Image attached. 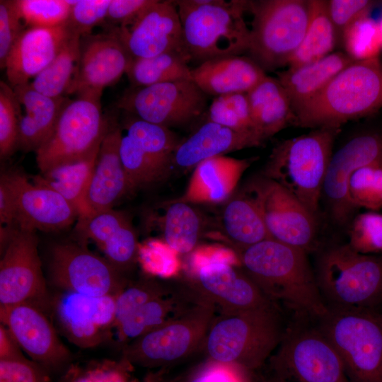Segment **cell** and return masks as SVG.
Listing matches in <instances>:
<instances>
[{
  "label": "cell",
  "mask_w": 382,
  "mask_h": 382,
  "mask_svg": "<svg viewBox=\"0 0 382 382\" xmlns=\"http://www.w3.org/2000/svg\"><path fill=\"white\" fill-rule=\"evenodd\" d=\"M239 259L245 273L274 303L317 320L326 313L328 306L305 251L267 238L242 250Z\"/></svg>",
  "instance_id": "cell-1"
},
{
  "label": "cell",
  "mask_w": 382,
  "mask_h": 382,
  "mask_svg": "<svg viewBox=\"0 0 382 382\" xmlns=\"http://www.w3.org/2000/svg\"><path fill=\"white\" fill-rule=\"evenodd\" d=\"M382 108V61H354L296 114V127H341Z\"/></svg>",
  "instance_id": "cell-2"
},
{
  "label": "cell",
  "mask_w": 382,
  "mask_h": 382,
  "mask_svg": "<svg viewBox=\"0 0 382 382\" xmlns=\"http://www.w3.org/2000/svg\"><path fill=\"white\" fill-rule=\"evenodd\" d=\"M340 132V127L316 128L279 142L261 175L283 187L318 216L324 180Z\"/></svg>",
  "instance_id": "cell-3"
},
{
  "label": "cell",
  "mask_w": 382,
  "mask_h": 382,
  "mask_svg": "<svg viewBox=\"0 0 382 382\" xmlns=\"http://www.w3.org/2000/svg\"><path fill=\"white\" fill-rule=\"evenodd\" d=\"M286 330L277 304L224 315L209 328L207 352L212 361L252 373L279 347Z\"/></svg>",
  "instance_id": "cell-4"
},
{
  "label": "cell",
  "mask_w": 382,
  "mask_h": 382,
  "mask_svg": "<svg viewBox=\"0 0 382 382\" xmlns=\"http://www.w3.org/2000/svg\"><path fill=\"white\" fill-rule=\"evenodd\" d=\"M184 45L190 60L203 62L248 52L250 28L244 18L248 1H175Z\"/></svg>",
  "instance_id": "cell-5"
},
{
  "label": "cell",
  "mask_w": 382,
  "mask_h": 382,
  "mask_svg": "<svg viewBox=\"0 0 382 382\" xmlns=\"http://www.w3.org/2000/svg\"><path fill=\"white\" fill-rule=\"evenodd\" d=\"M314 272L328 307L374 308L382 302L381 257L332 245L318 254Z\"/></svg>",
  "instance_id": "cell-6"
},
{
  "label": "cell",
  "mask_w": 382,
  "mask_h": 382,
  "mask_svg": "<svg viewBox=\"0 0 382 382\" xmlns=\"http://www.w3.org/2000/svg\"><path fill=\"white\" fill-rule=\"evenodd\" d=\"M318 321L350 382H382V314L374 308L328 306Z\"/></svg>",
  "instance_id": "cell-7"
},
{
  "label": "cell",
  "mask_w": 382,
  "mask_h": 382,
  "mask_svg": "<svg viewBox=\"0 0 382 382\" xmlns=\"http://www.w3.org/2000/svg\"><path fill=\"white\" fill-rule=\"evenodd\" d=\"M253 15L248 53L265 71L288 64L306 32L310 1H248Z\"/></svg>",
  "instance_id": "cell-8"
},
{
  "label": "cell",
  "mask_w": 382,
  "mask_h": 382,
  "mask_svg": "<svg viewBox=\"0 0 382 382\" xmlns=\"http://www.w3.org/2000/svg\"><path fill=\"white\" fill-rule=\"evenodd\" d=\"M110 122L103 114L100 98L80 96L69 100L52 132L35 151L40 172L98 151Z\"/></svg>",
  "instance_id": "cell-9"
},
{
  "label": "cell",
  "mask_w": 382,
  "mask_h": 382,
  "mask_svg": "<svg viewBox=\"0 0 382 382\" xmlns=\"http://www.w3.org/2000/svg\"><path fill=\"white\" fill-rule=\"evenodd\" d=\"M270 368L277 382H350L340 357L318 327L286 329Z\"/></svg>",
  "instance_id": "cell-10"
},
{
  "label": "cell",
  "mask_w": 382,
  "mask_h": 382,
  "mask_svg": "<svg viewBox=\"0 0 382 382\" xmlns=\"http://www.w3.org/2000/svg\"><path fill=\"white\" fill-rule=\"evenodd\" d=\"M214 306L202 300L182 315L134 340L122 352L131 365L163 367L188 356L204 339L213 322Z\"/></svg>",
  "instance_id": "cell-11"
},
{
  "label": "cell",
  "mask_w": 382,
  "mask_h": 382,
  "mask_svg": "<svg viewBox=\"0 0 382 382\" xmlns=\"http://www.w3.org/2000/svg\"><path fill=\"white\" fill-rule=\"evenodd\" d=\"M208 96L192 80L132 87L117 108L141 120L167 128L195 121L207 110Z\"/></svg>",
  "instance_id": "cell-12"
},
{
  "label": "cell",
  "mask_w": 382,
  "mask_h": 382,
  "mask_svg": "<svg viewBox=\"0 0 382 382\" xmlns=\"http://www.w3.org/2000/svg\"><path fill=\"white\" fill-rule=\"evenodd\" d=\"M243 192L259 209L270 238L306 253L314 249L318 216L292 194L262 175L251 180Z\"/></svg>",
  "instance_id": "cell-13"
},
{
  "label": "cell",
  "mask_w": 382,
  "mask_h": 382,
  "mask_svg": "<svg viewBox=\"0 0 382 382\" xmlns=\"http://www.w3.org/2000/svg\"><path fill=\"white\" fill-rule=\"evenodd\" d=\"M382 165V133L359 132L333 151L323 183V198L332 221L347 227L357 208L351 203L348 186L352 175L366 166Z\"/></svg>",
  "instance_id": "cell-14"
},
{
  "label": "cell",
  "mask_w": 382,
  "mask_h": 382,
  "mask_svg": "<svg viewBox=\"0 0 382 382\" xmlns=\"http://www.w3.org/2000/svg\"><path fill=\"white\" fill-rule=\"evenodd\" d=\"M49 272L52 282L66 292L100 297L117 295L123 289L120 272L81 244H54L50 250Z\"/></svg>",
  "instance_id": "cell-15"
},
{
  "label": "cell",
  "mask_w": 382,
  "mask_h": 382,
  "mask_svg": "<svg viewBox=\"0 0 382 382\" xmlns=\"http://www.w3.org/2000/svg\"><path fill=\"white\" fill-rule=\"evenodd\" d=\"M225 251L196 261V292L224 315L236 314L276 304L245 273L235 268Z\"/></svg>",
  "instance_id": "cell-16"
},
{
  "label": "cell",
  "mask_w": 382,
  "mask_h": 382,
  "mask_svg": "<svg viewBox=\"0 0 382 382\" xmlns=\"http://www.w3.org/2000/svg\"><path fill=\"white\" fill-rule=\"evenodd\" d=\"M37 238L17 228L3 249L0 261V306L31 303L41 308L47 290Z\"/></svg>",
  "instance_id": "cell-17"
},
{
  "label": "cell",
  "mask_w": 382,
  "mask_h": 382,
  "mask_svg": "<svg viewBox=\"0 0 382 382\" xmlns=\"http://www.w3.org/2000/svg\"><path fill=\"white\" fill-rule=\"evenodd\" d=\"M113 28L132 59L172 52L188 56L175 1L151 0L132 21Z\"/></svg>",
  "instance_id": "cell-18"
},
{
  "label": "cell",
  "mask_w": 382,
  "mask_h": 382,
  "mask_svg": "<svg viewBox=\"0 0 382 382\" xmlns=\"http://www.w3.org/2000/svg\"><path fill=\"white\" fill-rule=\"evenodd\" d=\"M0 319L22 350L49 372L64 367L70 352L41 308L31 303L0 306Z\"/></svg>",
  "instance_id": "cell-19"
},
{
  "label": "cell",
  "mask_w": 382,
  "mask_h": 382,
  "mask_svg": "<svg viewBox=\"0 0 382 382\" xmlns=\"http://www.w3.org/2000/svg\"><path fill=\"white\" fill-rule=\"evenodd\" d=\"M3 173L13 195L18 228L56 231L77 221L76 209L56 191L33 183L18 170Z\"/></svg>",
  "instance_id": "cell-20"
},
{
  "label": "cell",
  "mask_w": 382,
  "mask_h": 382,
  "mask_svg": "<svg viewBox=\"0 0 382 382\" xmlns=\"http://www.w3.org/2000/svg\"><path fill=\"white\" fill-rule=\"evenodd\" d=\"M132 61L115 29L91 37L82 46L76 76L66 94L100 98L126 74Z\"/></svg>",
  "instance_id": "cell-21"
},
{
  "label": "cell",
  "mask_w": 382,
  "mask_h": 382,
  "mask_svg": "<svg viewBox=\"0 0 382 382\" xmlns=\"http://www.w3.org/2000/svg\"><path fill=\"white\" fill-rule=\"evenodd\" d=\"M116 296L89 297L71 292L60 296L55 311L70 340L83 347L101 342L105 333L114 326Z\"/></svg>",
  "instance_id": "cell-22"
},
{
  "label": "cell",
  "mask_w": 382,
  "mask_h": 382,
  "mask_svg": "<svg viewBox=\"0 0 382 382\" xmlns=\"http://www.w3.org/2000/svg\"><path fill=\"white\" fill-rule=\"evenodd\" d=\"M74 34L67 23L52 28H26L6 62V74L11 87L29 83L52 62Z\"/></svg>",
  "instance_id": "cell-23"
},
{
  "label": "cell",
  "mask_w": 382,
  "mask_h": 382,
  "mask_svg": "<svg viewBox=\"0 0 382 382\" xmlns=\"http://www.w3.org/2000/svg\"><path fill=\"white\" fill-rule=\"evenodd\" d=\"M76 232L93 241L120 272L135 262L139 247L135 230L126 214L113 208L78 219Z\"/></svg>",
  "instance_id": "cell-24"
},
{
  "label": "cell",
  "mask_w": 382,
  "mask_h": 382,
  "mask_svg": "<svg viewBox=\"0 0 382 382\" xmlns=\"http://www.w3.org/2000/svg\"><path fill=\"white\" fill-rule=\"evenodd\" d=\"M121 136V127L111 121L100 144L87 190V216L112 209L122 197L132 192L120 155Z\"/></svg>",
  "instance_id": "cell-25"
},
{
  "label": "cell",
  "mask_w": 382,
  "mask_h": 382,
  "mask_svg": "<svg viewBox=\"0 0 382 382\" xmlns=\"http://www.w3.org/2000/svg\"><path fill=\"white\" fill-rule=\"evenodd\" d=\"M192 81L208 96L248 93L267 75L251 58L231 55L214 58L191 69Z\"/></svg>",
  "instance_id": "cell-26"
},
{
  "label": "cell",
  "mask_w": 382,
  "mask_h": 382,
  "mask_svg": "<svg viewBox=\"0 0 382 382\" xmlns=\"http://www.w3.org/2000/svg\"><path fill=\"white\" fill-rule=\"evenodd\" d=\"M12 88L25 109V114L19 117L18 148L35 152L52 132L69 99L45 96L34 90L29 83Z\"/></svg>",
  "instance_id": "cell-27"
},
{
  "label": "cell",
  "mask_w": 382,
  "mask_h": 382,
  "mask_svg": "<svg viewBox=\"0 0 382 382\" xmlns=\"http://www.w3.org/2000/svg\"><path fill=\"white\" fill-rule=\"evenodd\" d=\"M259 146L250 137L206 120L188 137L180 140L173 154V166L189 169L209 158Z\"/></svg>",
  "instance_id": "cell-28"
},
{
  "label": "cell",
  "mask_w": 382,
  "mask_h": 382,
  "mask_svg": "<svg viewBox=\"0 0 382 382\" xmlns=\"http://www.w3.org/2000/svg\"><path fill=\"white\" fill-rule=\"evenodd\" d=\"M354 61L345 52H333L318 61L277 72L295 115Z\"/></svg>",
  "instance_id": "cell-29"
},
{
  "label": "cell",
  "mask_w": 382,
  "mask_h": 382,
  "mask_svg": "<svg viewBox=\"0 0 382 382\" xmlns=\"http://www.w3.org/2000/svg\"><path fill=\"white\" fill-rule=\"evenodd\" d=\"M247 95L262 144L289 125H295L296 115L291 100L277 78L266 76Z\"/></svg>",
  "instance_id": "cell-30"
},
{
  "label": "cell",
  "mask_w": 382,
  "mask_h": 382,
  "mask_svg": "<svg viewBox=\"0 0 382 382\" xmlns=\"http://www.w3.org/2000/svg\"><path fill=\"white\" fill-rule=\"evenodd\" d=\"M250 159H234L224 156L209 158L195 169L183 200L218 202L233 190Z\"/></svg>",
  "instance_id": "cell-31"
},
{
  "label": "cell",
  "mask_w": 382,
  "mask_h": 382,
  "mask_svg": "<svg viewBox=\"0 0 382 382\" xmlns=\"http://www.w3.org/2000/svg\"><path fill=\"white\" fill-rule=\"evenodd\" d=\"M98 151L83 158L53 166L32 176L30 180L58 192L76 209L78 219L84 218L88 215L86 196Z\"/></svg>",
  "instance_id": "cell-32"
},
{
  "label": "cell",
  "mask_w": 382,
  "mask_h": 382,
  "mask_svg": "<svg viewBox=\"0 0 382 382\" xmlns=\"http://www.w3.org/2000/svg\"><path fill=\"white\" fill-rule=\"evenodd\" d=\"M125 113L122 131L135 140L146 158L166 178L173 166V154L180 140L169 128Z\"/></svg>",
  "instance_id": "cell-33"
},
{
  "label": "cell",
  "mask_w": 382,
  "mask_h": 382,
  "mask_svg": "<svg viewBox=\"0 0 382 382\" xmlns=\"http://www.w3.org/2000/svg\"><path fill=\"white\" fill-rule=\"evenodd\" d=\"M221 224L226 235L241 250L270 238L259 209L244 192L225 204Z\"/></svg>",
  "instance_id": "cell-34"
},
{
  "label": "cell",
  "mask_w": 382,
  "mask_h": 382,
  "mask_svg": "<svg viewBox=\"0 0 382 382\" xmlns=\"http://www.w3.org/2000/svg\"><path fill=\"white\" fill-rule=\"evenodd\" d=\"M308 25L300 45L288 62L289 68L318 61L333 52L337 31L328 10L327 1L311 0Z\"/></svg>",
  "instance_id": "cell-35"
},
{
  "label": "cell",
  "mask_w": 382,
  "mask_h": 382,
  "mask_svg": "<svg viewBox=\"0 0 382 382\" xmlns=\"http://www.w3.org/2000/svg\"><path fill=\"white\" fill-rule=\"evenodd\" d=\"M81 36L74 34L52 62L29 82L36 91L52 98L64 96L78 71Z\"/></svg>",
  "instance_id": "cell-36"
},
{
  "label": "cell",
  "mask_w": 382,
  "mask_h": 382,
  "mask_svg": "<svg viewBox=\"0 0 382 382\" xmlns=\"http://www.w3.org/2000/svg\"><path fill=\"white\" fill-rule=\"evenodd\" d=\"M203 229L200 214L183 199L169 204L161 217L166 245L175 253H187L197 245Z\"/></svg>",
  "instance_id": "cell-37"
},
{
  "label": "cell",
  "mask_w": 382,
  "mask_h": 382,
  "mask_svg": "<svg viewBox=\"0 0 382 382\" xmlns=\"http://www.w3.org/2000/svg\"><path fill=\"white\" fill-rule=\"evenodd\" d=\"M190 59L180 52H166L149 58L132 59L126 73L132 87L181 80H192Z\"/></svg>",
  "instance_id": "cell-38"
},
{
  "label": "cell",
  "mask_w": 382,
  "mask_h": 382,
  "mask_svg": "<svg viewBox=\"0 0 382 382\" xmlns=\"http://www.w3.org/2000/svg\"><path fill=\"white\" fill-rule=\"evenodd\" d=\"M207 120L226 127L255 140L260 139L255 126L247 93L214 97L207 110Z\"/></svg>",
  "instance_id": "cell-39"
},
{
  "label": "cell",
  "mask_w": 382,
  "mask_h": 382,
  "mask_svg": "<svg viewBox=\"0 0 382 382\" xmlns=\"http://www.w3.org/2000/svg\"><path fill=\"white\" fill-rule=\"evenodd\" d=\"M166 294L140 306L117 327L121 340H134L176 318H171L178 305L175 297ZM182 315V314H181Z\"/></svg>",
  "instance_id": "cell-40"
},
{
  "label": "cell",
  "mask_w": 382,
  "mask_h": 382,
  "mask_svg": "<svg viewBox=\"0 0 382 382\" xmlns=\"http://www.w3.org/2000/svg\"><path fill=\"white\" fill-rule=\"evenodd\" d=\"M120 155L132 192L163 179L135 140L122 131Z\"/></svg>",
  "instance_id": "cell-41"
},
{
  "label": "cell",
  "mask_w": 382,
  "mask_h": 382,
  "mask_svg": "<svg viewBox=\"0 0 382 382\" xmlns=\"http://www.w3.org/2000/svg\"><path fill=\"white\" fill-rule=\"evenodd\" d=\"M15 4L28 28H52L67 23L72 1L15 0Z\"/></svg>",
  "instance_id": "cell-42"
},
{
  "label": "cell",
  "mask_w": 382,
  "mask_h": 382,
  "mask_svg": "<svg viewBox=\"0 0 382 382\" xmlns=\"http://www.w3.org/2000/svg\"><path fill=\"white\" fill-rule=\"evenodd\" d=\"M345 53L355 61L378 57L382 49L377 23L368 16L348 26L342 33Z\"/></svg>",
  "instance_id": "cell-43"
},
{
  "label": "cell",
  "mask_w": 382,
  "mask_h": 382,
  "mask_svg": "<svg viewBox=\"0 0 382 382\" xmlns=\"http://www.w3.org/2000/svg\"><path fill=\"white\" fill-rule=\"evenodd\" d=\"M348 192L351 203L357 209H381L382 165H370L357 170L349 180Z\"/></svg>",
  "instance_id": "cell-44"
},
{
  "label": "cell",
  "mask_w": 382,
  "mask_h": 382,
  "mask_svg": "<svg viewBox=\"0 0 382 382\" xmlns=\"http://www.w3.org/2000/svg\"><path fill=\"white\" fill-rule=\"evenodd\" d=\"M347 228V243L354 250L366 255L382 253V214L375 211L358 214Z\"/></svg>",
  "instance_id": "cell-45"
},
{
  "label": "cell",
  "mask_w": 382,
  "mask_h": 382,
  "mask_svg": "<svg viewBox=\"0 0 382 382\" xmlns=\"http://www.w3.org/2000/svg\"><path fill=\"white\" fill-rule=\"evenodd\" d=\"M131 366L123 359L120 361L105 360L74 364L57 382H130Z\"/></svg>",
  "instance_id": "cell-46"
},
{
  "label": "cell",
  "mask_w": 382,
  "mask_h": 382,
  "mask_svg": "<svg viewBox=\"0 0 382 382\" xmlns=\"http://www.w3.org/2000/svg\"><path fill=\"white\" fill-rule=\"evenodd\" d=\"M20 103L10 85L0 83V156L9 157L18 148Z\"/></svg>",
  "instance_id": "cell-47"
},
{
  "label": "cell",
  "mask_w": 382,
  "mask_h": 382,
  "mask_svg": "<svg viewBox=\"0 0 382 382\" xmlns=\"http://www.w3.org/2000/svg\"><path fill=\"white\" fill-rule=\"evenodd\" d=\"M167 293L159 284L150 281L123 289L115 297L114 326H117L142 305Z\"/></svg>",
  "instance_id": "cell-48"
},
{
  "label": "cell",
  "mask_w": 382,
  "mask_h": 382,
  "mask_svg": "<svg viewBox=\"0 0 382 382\" xmlns=\"http://www.w3.org/2000/svg\"><path fill=\"white\" fill-rule=\"evenodd\" d=\"M249 374L238 367L209 360V363L195 370L168 381L149 376L146 382H250Z\"/></svg>",
  "instance_id": "cell-49"
},
{
  "label": "cell",
  "mask_w": 382,
  "mask_h": 382,
  "mask_svg": "<svg viewBox=\"0 0 382 382\" xmlns=\"http://www.w3.org/2000/svg\"><path fill=\"white\" fill-rule=\"evenodd\" d=\"M110 3L111 0L72 1L66 23L75 33L87 36L106 20Z\"/></svg>",
  "instance_id": "cell-50"
},
{
  "label": "cell",
  "mask_w": 382,
  "mask_h": 382,
  "mask_svg": "<svg viewBox=\"0 0 382 382\" xmlns=\"http://www.w3.org/2000/svg\"><path fill=\"white\" fill-rule=\"evenodd\" d=\"M15 1H0V66L5 69L7 57L25 30Z\"/></svg>",
  "instance_id": "cell-51"
},
{
  "label": "cell",
  "mask_w": 382,
  "mask_h": 382,
  "mask_svg": "<svg viewBox=\"0 0 382 382\" xmlns=\"http://www.w3.org/2000/svg\"><path fill=\"white\" fill-rule=\"evenodd\" d=\"M0 382H52L50 372L25 357L0 359Z\"/></svg>",
  "instance_id": "cell-52"
},
{
  "label": "cell",
  "mask_w": 382,
  "mask_h": 382,
  "mask_svg": "<svg viewBox=\"0 0 382 382\" xmlns=\"http://www.w3.org/2000/svg\"><path fill=\"white\" fill-rule=\"evenodd\" d=\"M330 19L337 33H342L358 19L368 16L374 2L369 0L327 1Z\"/></svg>",
  "instance_id": "cell-53"
},
{
  "label": "cell",
  "mask_w": 382,
  "mask_h": 382,
  "mask_svg": "<svg viewBox=\"0 0 382 382\" xmlns=\"http://www.w3.org/2000/svg\"><path fill=\"white\" fill-rule=\"evenodd\" d=\"M151 0H111L107 18L110 23L118 27L132 21Z\"/></svg>",
  "instance_id": "cell-54"
},
{
  "label": "cell",
  "mask_w": 382,
  "mask_h": 382,
  "mask_svg": "<svg viewBox=\"0 0 382 382\" xmlns=\"http://www.w3.org/2000/svg\"><path fill=\"white\" fill-rule=\"evenodd\" d=\"M24 357L22 349L8 330L0 325V359H11Z\"/></svg>",
  "instance_id": "cell-55"
},
{
  "label": "cell",
  "mask_w": 382,
  "mask_h": 382,
  "mask_svg": "<svg viewBox=\"0 0 382 382\" xmlns=\"http://www.w3.org/2000/svg\"><path fill=\"white\" fill-rule=\"evenodd\" d=\"M377 25H378V37H379L381 46L382 48V18L380 20L378 23H377Z\"/></svg>",
  "instance_id": "cell-56"
},
{
  "label": "cell",
  "mask_w": 382,
  "mask_h": 382,
  "mask_svg": "<svg viewBox=\"0 0 382 382\" xmlns=\"http://www.w3.org/2000/svg\"><path fill=\"white\" fill-rule=\"evenodd\" d=\"M250 382H277V381L272 377H270V378L262 379V380L255 381L251 380Z\"/></svg>",
  "instance_id": "cell-57"
}]
</instances>
